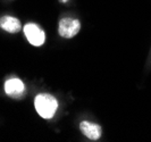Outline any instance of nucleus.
Masks as SVG:
<instances>
[{
    "label": "nucleus",
    "instance_id": "obj_4",
    "mask_svg": "<svg viewBox=\"0 0 151 142\" xmlns=\"http://www.w3.org/2000/svg\"><path fill=\"white\" fill-rule=\"evenodd\" d=\"M5 92L12 98L22 97L25 92L24 83L19 79H10L5 83Z\"/></svg>",
    "mask_w": 151,
    "mask_h": 142
},
{
    "label": "nucleus",
    "instance_id": "obj_3",
    "mask_svg": "<svg viewBox=\"0 0 151 142\" xmlns=\"http://www.w3.org/2000/svg\"><path fill=\"white\" fill-rule=\"evenodd\" d=\"M24 33L25 37H27L29 42L32 45L35 47H40L45 43V32L39 27L37 24L33 23H29L24 26Z\"/></svg>",
    "mask_w": 151,
    "mask_h": 142
},
{
    "label": "nucleus",
    "instance_id": "obj_5",
    "mask_svg": "<svg viewBox=\"0 0 151 142\" xmlns=\"http://www.w3.org/2000/svg\"><path fill=\"white\" fill-rule=\"evenodd\" d=\"M80 130L82 131L88 139L90 140H99L100 136H101V126L98 124H94V123H91L89 120H83L81 122L80 124Z\"/></svg>",
    "mask_w": 151,
    "mask_h": 142
},
{
    "label": "nucleus",
    "instance_id": "obj_1",
    "mask_svg": "<svg viewBox=\"0 0 151 142\" xmlns=\"http://www.w3.org/2000/svg\"><path fill=\"white\" fill-rule=\"evenodd\" d=\"M34 105H35V109L39 112V115L45 120H49L53 117L55 112L57 110V107H58V102L53 96L49 93H42L35 98Z\"/></svg>",
    "mask_w": 151,
    "mask_h": 142
},
{
    "label": "nucleus",
    "instance_id": "obj_2",
    "mask_svg": "<svg viewBox=\"0 0 151 142\" xmlns=\"http://www.w3.org/2000/svg\"><path fill=\"white\" fill-rule=\"evenodd\" d=\"M81 30V23L77 19L73 18H63L59 22V27H58V33L59 35L65 39H70V37H75L76 34Z\"/></svg>",
    "mask_w": 151,
    "mask_h": 142
},
{
    "label": "nucleus",
    "instance_id": "obj_7",
    "mask_svg": "<svg viewBox=\"0 0 151 142\" xmlns=\"http://www.w3.org/2000/svg\"><path fill=\"white\" fill-rule=\"evenodd\" d=\"M59 1H60L61 4H65V2H67L68 0H59Z\"/></svg>",
    "mask_w": 151,
    "mask_h": 142
},
{
    "label": "nucleus",
    "instance_id": "obj_6",
    "mask_svg": "<svg viewBox=\"0 0 151 142\" xmlns=\"http://www.w3.org/2000/svg\"><path fill=\"white\" fill-rule=\"evenodd\" d=\"M0 27L9 33H17L21 31V22L12 16H4L0 18Z\"/></svg>",
    "mask_w": 151,
    "mask_h": 142
}]
</instances>
